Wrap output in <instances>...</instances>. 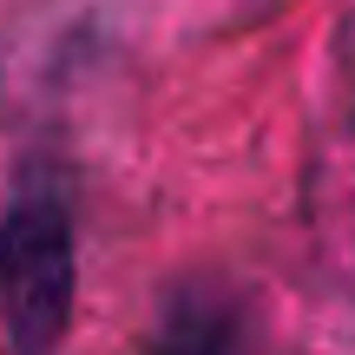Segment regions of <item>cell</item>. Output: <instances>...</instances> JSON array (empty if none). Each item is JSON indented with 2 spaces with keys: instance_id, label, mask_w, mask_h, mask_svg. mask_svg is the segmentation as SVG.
<instances>
[{
  "instance_id": "obj_1",
  "label": "cell",
  "mask_w": 355,
  "mask_h": 355,
  "mask_svg": "<svg viewBox=\"0 0 355 355\" xmlns=\"http://www.w3.org/2000/svg\"><path fill=\"white\" fill-rule=\"evenodd\" d=\"M73 204L60 178L33 171L13 191L0 217V316H7L13 355H53L73 322Z\"/></svg>"
},
{
  "instance_id": "obj_2",
  "label": "cell",
  "mask_w": 355,
  "mask_h": 355,
  "mask_svg": "<svg viewBox=\"0 0 355 355\" xmlns=\"http://www.w3.org/2000/svg\"><path fill=\"white\" fill-rule=\"evenodd\" d=\"M139 355H277L250 296L224 277H184L165 296Z\"/></svg>"
}]
</instances>
